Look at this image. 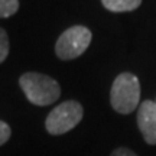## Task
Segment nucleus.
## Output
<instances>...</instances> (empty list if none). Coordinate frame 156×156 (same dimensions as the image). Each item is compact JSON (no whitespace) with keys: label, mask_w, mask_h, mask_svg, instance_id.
Wrapping results in <instances>:
<instances>
[{"label":"nucleus","mask_w":156,"mask_h":156,"mask_svg":"<svg viewBox=\"0 0 156 156\" xmlns=\"http://www.w3.org/2000/svg\"><path fill=\"white\" fill-rule=\"evenodd\" d=\"M19 9V0H0V17H9Z\"/></svg>","instance_id":"0eeeda50"},{"label":"nucleus","mask_w":156,"mask_h":156,"mask_svg":"<svg viewBox=\"0 0 156 156\" xmlns=\"http://www.w3.org/2000/svg\"><path fill=\"white\" fill-rule=\"evenodd\" d=\"M10 134H12L10 126L6 122L0 120V146H3L7 140L10 139Z\"/></svg>","instance_id":"1a4fd4ad"},{"label":"nucleus","mask_w":156,"mask_h":156,"mask_svg":"<svg viewBox=\"0 0 156 156\" xmlns=\"http://www.w3.org/2000/svg\"><path fill=\"white\" fill-rule=\"evenodd\" d=\"M19 85L32 104L49 106L61 95V87L54 78L39 73H26L19 80Z\"/></svg>","instance_id":"f257e3e1"},{"label":"nucleus","mask_w":156,"mask_h":156,"mask_svg":"<svg viewBox=\"0 0 156 156\" xmlns=\"http://www.w3.org/2000/svg\"><path fill=\"white\" fill-rule=\"evenodd\" d=\"M103 6L107 10L122 13V12H132L142 5V0H101Z\"/></svg>","instance_id":"423d86ee"},{"label":"nucleus","mask_w":156,"mask_h":156,"mask_svg":"<svg viewBox=\"0 0 156 156\" xmlns=\"http://www.w3.org/2000/svg\"><path fill=\"white\" fill-rule=\"evenodd\" d=\"M140 84L132 73H122L113 81L110 91L112 107L120 114H130L139 106Z\"/></svg>","instance_id":"f03ea898"},{"label":"nucleus","mask_w":156,"mask_h":156,"mask_svg":"<svg viewBox=\"0 0 156 156\" xmlns=\"http://www.w3.org/2000/svg\"><path fill=\"white\" fill-rule=\"evenodd\" d=\"M9 55V38L5 29L0 28V64Z\"/></svg>","instance_id":"6e6552de"},{"label":"nucleus","mask_w":156,"mask_h":156,"mask_svg":"<svg viewBox=\"0 0 156 156\" xmlns=\"http://www.w3.org/2000/svg\"><path fill=\"white\" fill-rule=\"evenodd\" d=\"M137 126L147 145H156V104L146 100L137 110Z\"/></svg>","instance_id":"39448f33"},{"label":"nucleus","mask_w":156,"mask_h":156,"mask_svg":"<svg viewBox=\"0 0 156 156\" xmlns=\"http://www.w3.org/2000/svg\"><path fill=\"white\" fill-rule=\"evenodd\" d=\"M83 106L78 101H64L48 114L46 122H45V127L48 130V133L54 134V136L64 134L69 130H73L83 120Z\"/></svg>","instance_id":"7ed1b4c3"},{"label":"nucleus","mask_w":156,"mask_h":156,"mask_svg":"<svg viewBox=\"0 0 156 156\" xmlns=\"http://www.w3.org/2000/svg\"><path fill=\"white\" fill-rule=\"evenodd\" d=\"M155 104H156V101H155Z\"/></svg>","instance_id":"9b49d317"},{"label":"nucleus","mask_w":156,"mask_h":156,"mask_svg":"<svg viewBox=\"0 0 156 156\" xmlns=\"http://www.w3.org/2000/svg\"><path fill=\"white\" fill-rule=\"evenodd\" d=\"M110 156H137V155L129 147H117V149H114L112 152Z\"/></svg>","instance_id":"9d476101"},{"label":"nucleus","mask_w":156,"mask_h":156,"mask_svg":"<svg viewBox=\"0 0 156 156\" xmlns=\"http://www.w3.org/2000/svg\"><path fill=\"white\" fill-rule=\"evenodd\" d=\"M91 39H93V35L88 28L81 26V25L73 26V28L67 29L56 41V55L64 61L75 59L87 51V48L91 44Z\"/></svg>","instance_id":"20e7f679"}]
</instances>
